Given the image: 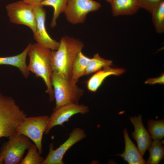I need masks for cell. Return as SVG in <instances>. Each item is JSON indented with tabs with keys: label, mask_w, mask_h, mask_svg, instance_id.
<instances>
[{
	"label": "cell",
	"mask_w": 164,
	"mask_h": 164,
	"mask_svg": "<svg viewBox=\"0 0 164 164\" xmlns=\"http://www.w3.org/2000/svg\"><path fill=\"white\" fill-rule=\"evenodd\" d=\"M27 55L29 60V70L43 79L47 87L46 92L49 94L50 101H53L54 98L51 81L53 71L52 51L37 43H30Z\"/></svg>",
	"instance_id": "obj_1"
},
{
	"label": "cell",
	"mask_w": 164,
	"mask_h": 164,
	"mask_svg": "<svg viewBox=\"0 0 164 164\" xmlns=\"http://www.w3.org/2000/svg\"><path fill=\"white\" fill-rule=\"evenodd\" d=\"M84 47V44L79 39L67 36H63L58 49L52 50L53 71L70 78L73 64Z\"/></svg>",
	"instance_id": "obj_2"
},
{
	"label": "cell",
	"mask_w": 164,
	"mask_h": 164,
	"mask_svg": "<svg viewBox=\"0 0 164 164\" xmlns=\"http://www.w3.org/2000/svg\"><path fill=\"white\" fill-rule=\"evenodd\" d=\"M51 81L56 101V107L53 110L69 103L79 104L84 90L79 87L77 83L56 71L52 73Z\"/></svg>",
	"instance_id": "obj_3"
},
{
	"label": "cell",
	"mask_w": 164,
	"mask_h": 164,
	"mask_svg": "<svg viewBox=\"0 0 164 164\" xmlns=\"http://www.w3.org/2000/svg\"><path fill=\"white\" fill-rule=\"evenodd\" d=\"M26 116L13 98L0 93V138L16 134L18 125Z\"/></svg>",
	"instance_id": "obj_4"
},
{
	"label": "cell",
	"mask_w": 164,
	"mask_h": 164,
	"mask_svg": "<svg viewBox=\"0 0 164 164\" xmlns=\"http://www.w3.org/2000/svg\"><path fill=\"white\" fill-rule=\"evenodd\" d=\"M7 138L8 140L1 147L0 156L3 158L4 164H19L25 151L32 143L29 138L22 134L17 133Z\"/></svg>",
	"instance_id": "obj_5"
},
{
	"label": "cell",
	"mask_w": 164,
	"mask_h": 164,
	"mask_svg": "<svg viewBox=\"0 0 164 164\" xmlns=\"http://www.w3.org/2000/svg\"><path fill=\"white\" fill-rule=\"evenodd\" d=\"M49 119L50 117L47 115L26 116L19 124L17 129V133L26 136L33 142L40 155L43 153V136Z\"/></svg>",
	"instance_id": "obj_6"
},
{
	"label": "cell",
	"mask_w": 164,
	"mask_h": 164,
	"mask_svg": "<svg viewBox=\"0 0 164 164\" xmlns=\"http://www.w3.org/2000/svg\"><path fill=\"white\" fill-rule=\"evenodd\" d=\"M36 5L22 0L6 5L10 21L27 26L34 32L36 27Z\"/></svg>",
	"instance_id": "obj_7"
},
{
	"label": "cell",
	"mask_w": 164,
	"mask_h": 164,
	"mask_svg": "<svg viewBox=\"0 0 164 164\" xmlns=\"http://www.w3.org/2000/svg\"><path fill=\"white\" fill-rule=\"evenodd\" d=\"M101 6L94 0H68L64 12L69 22L77 24L83 23L89 13L98 10Z\"/></svg>",
	"instance_id": "obj_8"
},
{
	"label": "cell",
	"mask_w": 164,
	"mask_h": 164,
	"mask_svg": "<svg viewBox=\"0 0 164 164\" xmlns=\"http://www.w3.org/2000/svg\"><path fill=\"white\" fill-rule=\"evenodd\" d=\"M69 135L68 139L55 150L53 149V144H50L49 153L42 164H64L63 158L67 151L86 137L84 130L80 128L74 129Z\"/></svg>",
	"instance_id": "obj_9"
},
{
	"label": "cell",
	"mask_w": 164,
	"mask_h": 164,
	"mask_svg": "<svg viewBox=\"0 0 164 164\" xmlns=\"http://www.w3.org/2000/svg\"><path fill=\"white\" fill-rule=\"evenodd\" d=\"M89 110L88 107L84 105L69 103L53 110L45 133L48 134L51 129L56 125L63 126V123L68 122L73 115L79 113L84 114L88 113Z\"/></svg>",
	"instance_id": "obj_10"
},
{
	"label": "cell",
	"mask_w": 164,
	"mask_h": 164,
	"mask_svg": "<svg viewBox=\"0 0 164 164\" xmlns=\"http://www.w3.org/2000/svg\"><path fill=\"white\" fill-rule=\"evenodd\" d=\"M36 27L33 37L37 43L51 50H56L59 42L53 39L47 32L45 26L46 11L41 5L35 7Z\"/></svg>",
	"instance_id": "obj_11"
},
{
	"label": "cell",
	"mask_w": 164,
	"mask_h": 164,
	"mask_svg": "<svg viewBox=\"0 0 164 164\" xmlns=\"http://www.w3.org/2000/svg\"><path fill=\"white\" fill-rule=\"evenodd\" d=\"M130 120L135 128L132 133V137L136 141L138 148L143 156L151 144V138L143 124L141 115L134 117H131Z\"/></svg>",
	"instance_id": "obj_12"
},
{
	"label": "cell",
	"mask_w": 164,
	"mask_h": 164,
	"mask_svg": "<svg viewBox=\"0 0 164 164\" xmlns=\"http://www.w3.org/2000/svg\"><path fill=\"white\" fill-rule=\"evenodd\" d=\"M125 70L123 68H113L111 66L103 68L94 73L87 81L88 90L91 92H95L104 80L111 75L119 76L123 73Z\"/></svg>",
	"instance_id": "obj_13"
},
{
	"label": "cell",
	"mask_w": 164,
	"mask_h": 164,
	"mask_svg": "<svg viewBox=\"0 0 164 164\" xmlns=\"http://www.w3.org/2000/svg\"><path fill=\"white\" fill-rule=\"evenodd\" d=\"M123 133L125 143V151L122 154L117 155H119L129 164H146V162L143 155L131 140L126 129H124Z\"/></svg>",
	"instance_id": "obj_14"
},
{
	"label": "cell",
	"mask_w": 164,
	"mask_h": 164,
	"mask_svg": "<svg viewBox=\"0 0 164 164\" xmlns=\"http://www.w3.org/2000/svg\"><path fill=\"white\" fill-rule=\"evenodd\" d=\"M110 4L114 16L132 15L141 8L139 0H112Z\"/></svg>",
	"instance_id": "obj_15"
},
{
	"label": "cell",
	"mask_w": 164,
	"mask_h": 164,
	"mask_svg": "<svg viewBox=\"0 0 164 164\" xmlns=\"http://www.w3.org/2000/svg\"><path fill=\"white\" fill-rule=\"evenodd\" d=\"M29 46L30 43L22 53L16 55L0 57V65H9L16 67L19 69L25 78H28L30 74V72L26 61Z\"/></svg>",
	"instance_id": "obj_16"
},
{
	"label": "cell",
	"mask_w": 164,
	"mask_h": 164,
	"mask_svg": "<svg viewBox=\"0 0 164 164\" xmlns=\"http://www.w3.org/2000/svg\"><path fill=\"white\" fill-rule=\"evenodd\" d=\"M90 60L82 51L78 53L72 67L70 78L72 81L77 83L80 77L85 75Z\"/></svg>",
	"instance_id": "obj_17"
},
{
	"label": "cell",
	"mask_w": 164,
	"mask_h": 164,
	"mask_svg": "<svg viewBox=\"0 0 164 164\" xmlns=\"http://www.w3.org/2000/svg\"><path fill=\"white\" fill-rule=\"evenodd\" d=\"M162 142L154 139L149 148V156L146 164H158L164 158V148Z\"/></svg>",
	"instance_id": "obj_18"
},
{
	"label": "cell",
	"mask_w": 164,
	"mask_h": 164,
	"mask_svg": "<svg viewBox=\"0 0 164 164\" xmlns=\"http://www.w3.org/2000/svg\"><path fill=\"white\" fill-rule=\"evenodd\" d=\"M68 0H44L41 5L52 7L53 12L50 26L54 27L56 26V21L60 14L64 12Z\"/></svg>",
	"instance_id": "obj_19"
},
{
	"label": "cell",
	"mask_w": 164,
	"mask_h": 164,
	"mask_svg": "<svg viewBox=\"0 0 164 164\" xmlns=\"http://www.w3.org/2000/svg\"><path fill=\"white\" fill-rule=\"evenodd\" d=\"M156 32L159 34L164 32V0L156 5L151 12Z\"/></svg>",
	"instance_id": "obj_20"
},
{
	"label": "cell",
	"mask_w": 164,
	"mask_h": 164,
	"mask_svg": "<svg viewBox=\"0 0 164 164\" xmlns=\"http://www.w3.org/2000/svg\"><path fill=\"white\" fill-rule=\"evenodd\" d=\"M112 64V60L105 59L100 56L98 53H97L92 58H90L85 75L94 73L104 67L111 66Z\"/></svg>",
	"instance_id": "obj_21"
},
{
	"label": "cell",
	"mask_w": 164,
	"mask_h": 164,
	"mask_svg": "<svg viewBox=\"0 0 164 164\" xmlns=\"http://www.w3.org/2000/svg\"><path fill=\"white\" fill-rule=\"evenodd\" d=\"M148 130L152 138L161 140L164 136V120L150 119L148 122Z\"/></svg>",
	"instance_id": "obj_22"
},
{
	"label": "cell",
	"mask_w": 164,
	"mask_h": 164,
	"mask_svg": "<svg viewBox=\"0 0 164 164\" xmlns=\"http://www.w3.org/2000/svg\"><path fill=\"white\" fill-rule=\"evenodd\" d=\"M44 159L39 153L37 147L32 143L28 149L25 157L23 159L20 164H42Z\"/></svg>",
	"instance_id": "obj_23"
},
{
	"label": "cell",
	"mask_w": 164,
	"mask_h": 164,
	"mask_svg": "<svg viewBox=\"0 0 164 164\" xmlns=\"http://www.w3.org/2000/svg\"><path fill=\"white\" fill-rule=\"evenodd\" d=\"M141 8L151 12L153 9L160 2L164 0H139Z\"/></svg>",
	"instance_id": "obj_24"
},
{
	"label": "cell",
	"mask_w": 164,
	"mask_h": 164,
	"mask_svg": "<svg viewBox=\"0 0 164 164\" xmlns=\"http://www.w3.org/2000/svg\"><path fill=\"white\" fill-rule=\"evenodd\" d=\"M164 74L162 73L161 76L159 77L155 78L149 79L145 82L146 84H164Z\"/></svg>",
	"instance_id": "obj_25"
},
{
	"label": "cell",
	"mask_w": 164,
	"mask_h": 164,
	"mask_svg": "<svg viewBox=\"0 0 164 164\" xmlns=\"http://www.w3.org/2000/svg\"><path fill=\"white\" fill-rule=\"evenodd\" d=\"M27 2L35 5H41V2L44 0H22Z\"/></svg>",
	"instance_id": "obj_26"
},
{
	"label": "cell",
	"mask_w": 164,
	"mask_h": 164,
	"mask_svg": "<svg viewBox=\"0 0 164 164\" xmlns=\"http://www.w3.org/2000/svg\"><path fill=\"white\" fill-rule=\"evenodd\" d=\"M4 164L3 158L0 156V164Z\"/></svg>",
	"instance_id": "obj_27"
},
{
	"label": "cell",
	"mask_w": 164,
	"mask_h": 164,
	"mask_svg": "<svg viewBox=\"0 0 164 164\" xmlns=\"http://www.w3.org/2000/svg\"><path fill=\"white\" fill-rule=\"evenodd\" d=\"M107 2L110 3L112 0H105Z\"/></svg>",
	"instance_id": "obj_28"
}]
</instances>
